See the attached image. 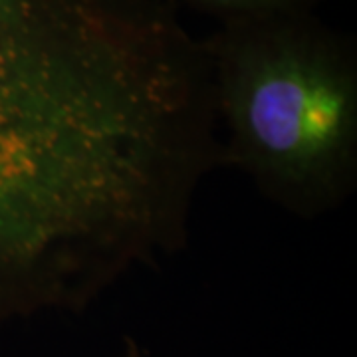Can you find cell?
Returning <instances> with one entry per match:
<instances>
[{"label": "cell", "instance_id": "7a4b0ae2", "mask_svg": "<svg viewBox=\"0 0 357 357\" xmlns=\"http://www.w3.org/2000/svg\"><path fill=\"white\" fill-rule=\"evenodd\" d=\"M220 163L298 218L357 187V48L318 14L218 26L203 40Z\"/></svg>", "mask_w": 357, "mask_h": 357}, {"label": "cell", "instance_id": "3957f363", "mask_svg": "<svg viewBox=\"0 0 357 357\" xmlns=\"http://www.w3.org/2000/svg\"><path fill=\"white\" fill-rule=\"evenodd\" d=\"M187 6L215 18L218 26L255 22L280 16L314 14L324 0H183Z\"/></svg>", "mask_w": 357, "mask_h": 357}, {"label": "cell", "instance_id": "6da1fadb", "mask_svg": "<svg viewBox=\"0 0 357 357\" xmlns=\"http://www.w3.org/2000/svg\"><path fill=\"white\" fill-rule=\"evenodd\" d=\"M185 98L133 0H0V324L82 312L177 244Z\"/></svg>", "mask_w": 357, "mask_h": 357}]
</instances>
